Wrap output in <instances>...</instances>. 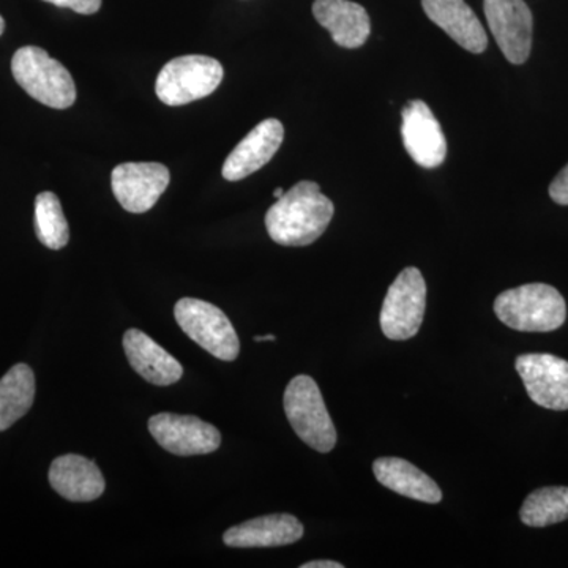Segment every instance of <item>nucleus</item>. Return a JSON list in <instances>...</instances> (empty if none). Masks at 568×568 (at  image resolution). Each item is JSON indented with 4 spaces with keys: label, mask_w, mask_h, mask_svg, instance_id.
<instances>
[{
    "label": "nucleus",
    "mask_w": 568,
    "mask_h": 568,
    "mask_svg": "<svg viewBox=\"0 0 568 568\" xmlns=\"http://www.w3.org/2000/svg\"><path fill=\"white\" fill-rule=\"evenodd\" d=\"M334 203L321 193L316 182L302 181L268 209L265 227L275 244H315L334 219Z\"/></svg>",
    "instance_id": "nucleus-1"
},
{
    "label": "nucleus",
    "mask_w": 568,
    "mask_h": 568,
    "mask_svg": "<svg viewBox=\"0 0 568 568\" xmlns=\"http://www.w3.org/2000/svg\"><path fill=\"white\" fill-rule=\"evenodd\" d=\"M495 313L500 323L514 331L545 334L562 327L567 305L556 287L530 283L497 295Z\"/></svg>",
    "instance_id": "nucleus-2"
},
{
    "label": "nucleus",
    "mask_w": 568,
    "mask_h": 568,
    "mask_svg": "<svg viewBox=\"0 0 568 568\" xmlns=\"http://www.w3.org/2000/svg\"><path fill=\"white\" fill-rule=\"evenodd\" d=\"M11 73L44 106L67 110L77 102V85L70 71L39 47H24L14 52Z\"/></svg>",
    "instance_id": "nucleus-3"
},
{
    "label": "nucleus",
    "mask_w": 568,
    "mask_h": 568,
    "mask_svg": "<svg viewBox=\"0 0 568 568\" xmlns=\"http://www.w3.org/2000/svg\"><path fill=\"white\" fill-rule=\"evenodd\" d=\"M284 413L297 436L320 454L336 446V429L313 377L295 376L284 392Z\"/></svg>",
    "instance_id": "nucleus-4"
},
{
    "label": "nucleus",
    "mask_w": 568,
    "mask_h": 568,
    "mask_svg": "<svg viewBox=\"0 0 568 568\" xmlns=\"http://www.w3.org/2000/svg\"><path fill=\"white\" fill-rule=\"evenodd\" d=\"M223 67L207 55H182L168 62L156 78L155 92L168 106H182L211 95L223 81Z\"/></svg>",
    "instance_id": "nucleus-5"
},
{
    "label": "nucleus",
    "mask_w": 568,
    "mask_h": 568,
    "mask_svg": "<svg viewBox=\"0 0 568 568\" xmlns=\"http://www.w3.org/2000/svg\"><path fill=\"white\" fill-rule=\"evenodd\" d=\"M174 316L183 334L213 357L233 362L241 353V342L234 325L219 306L197 298H181L174 306Z\"/></svg>",
    "instance_id": "nucleus-6"
},
{
    "label": "nucleus",
    "mask_w": 568,
    "mask_h": 568,
    "mask_svg": "<svg viewBox=\"0 0 568 568\" xmlns=\"http://www.w3.org/2000/svg\"><path fill=\"white\" fill-rule=\"evenodd\" d=\"M426 308V283L416 267L399 272L381 310V328L388 339L403 342L420 331Z\"/></svg>",
    "instance_id": "nucleus-7"
},
{
    "label": "nucleus",
    "mask_w": 568,
    "mask_h": 568,
    "mask_svg": "<svg viewBox=\"0 0 568 568\" xmlns=\"http://www.w3.org/2000/svg\"><path fill=\"white\" fill-rule=\"evenodd\" d=\"M149 432L160 447L178 457L212 454L222 444L219 429L194 416L156 414L149 420Z\"/></svg>",
    "instance_id": "nucleus-8"
},
{
    "label": "nucleus",
    "mask_w": 568,
    "mask_h": 568,
    "mask_svg": "<svg viewBox=\"0 0 568 568\" xmlns=\"http://www.w3.org/2000/svg\"><path fill=\"white\" fill-rule=\"evenodd\" d=\"M489 29L507 61L521 65L532 50V13L525 0H485Z\"/></svg>",
    "instance_id": "nucleus-9"
},
{
    "label": "nucleus",
    "mask_w": 568,
    "mask_h": 568,
    "mask_svg": "<svg viewBox=\"0 0 568 568\" xmlns=\"http://www.w3.org/2000/svg\"><path fill=\"white\" fill-rule=\"evenodd\" d=\"M170 181V170L162 163H122L111 174L112 193L130 213L151 211Z\"/></svg>",
    "instance_id": "nucleus-10"
},
{
    "label": "nucleus",
    "mask_w": 568,
    "mask_h": 568,
    "mask_svg": "<svg viewBox=\"0 0 568 568\" xmlns=\"http://www.w3.org/2000/svg\"><path fill=\"white\" fill-rule=\"evenodd\" d=\"M517 372L529 398L551 410L568 409V362L551 354H523Z\"/></svg>",
    "instance_id": "nucleus-11"
},
{
    "label": "nucleus",
    "mask_w": 568,
    "mask_h": 568,
    "mask_svg": "<svg viewBox=\"0 0 568 568\" xmlns=\"http://www.w3.org/2000/svg\"><path fill=\"white\" fill-rule=\"evenodd\" d=\"M402 115L403 144L410 159L418 166L428 168V170L446 162V136L428 104L422 100H410L403 108Z\"/></svg>",
    "instance_id": "nucleus-12"
},
{
    "label": "nucleus",
    "mask_w": 568,
    "mask_h": 568,
    "mask_svg": "<svg viewBox=\"0 0 568 568\" xmlns=\"http://www.w3.org/2000/svg\"><path fill=\"white\" fill-rule=\"evenodd\" d=\"M283 140V123L278 119H265L235 145L223 164V178L237 182L256 173L274 159Z\"/></svg>",
    "instance_id": "nucleus-13"
},
{
    "label": "nucleus",
    "mask_w": 568,
    "mask_h": 568,
    "mask_svg": "<svg viewBox=\"0 0 568 568\" xmlns=\"http://www.w3.org/2000/svg\"><path fill=\"white\" fill-rule=\"evenodd\" d=\"M304 525L293 515L275 514L248 519L224 532L231 548H272L295 544L304 537Z\"/></svg>",
    "instance_id": "nucleus-14"
},
{
    "label": "nucleus",
    "mask_w": 568,
    "mask_h": 568,
    "mask_svg": "<svg viewBox=\"0 0 568 568\" xmlns=\"http://www.w3.org/2000/svg\"><path fill=\"white\" fill-rule=\"evenodd\" d=\"M422 7L426 17L466 51L481 54L487 50V32L465 0H422Z\"/></svg>",
    "instance_id": "nucleus-15"
},
{
    "label": "nucleus",
    "mask_w": 568,
    "mask_h": 568,
    "mask_svg": "<svg viewBox=\"0 0 568 568\" xmlns=\"http://www.w3.org/2000/svg\"><path fill=\"white\" fill-rule=\"evenodd\" d=\"M123 349L134 372L153 386H173L181 381L182 365L144 332L138 328L126 331L123 335Z\"/></svg>",
    "instance_id": "nucleus-16"
},
{
    "label": "nucleus",
    "mask_w": 568,
    "mask_h": 568,
    "mask_svg": "<svg viewBox=\"0 0 568 568\" xmlns=\"http://www.w3.org/2000/svg\"><path fill=\"white\" fill-rule=\"evenodd\" d=\"M51 487L71 503H91L104 493L102 470L91 459L81 455H63L50 467Z\"/></svg>",
    "instance_id": "nucleus-17"
},
{
    "label": "nucleus",
    "mask_w": 568,
    "mask_h": 568,
    "mask_svg": "<svg viewBox=\"0 0 568 568\" xmlns=\"http://www.w3.org/2000/svg\"><path fill=\"white\" fill-rule=\"evenodd\" d=\"M313 14L335 43L347 50L364 47L372 32L368 13L351 0H315Z\"/></svg>",
    "instance_id": "nucleus-18"
},
{
    "label": "nucleus",
    "mask_w": 568,
    "mask_h": 568,
    "mask_svg": "<svg viewBox=\"0 0 568 568\" xmlns=\"http://www.w3.org/2000/svg\"><path fill=\"white\" fill-rule=\"evenodd\" d=\"M373 473L383 487L409 499L426 504H439L443 500V491L436 481L406 459L377 458L373 463Z\"/></svg>",
    "instance_id": "nucleus-19"
},
{
    "label": "nucleus",
    "mask_w": 568,
    "mask_h": 568,
    "mask_svg": "<svg viewBox=\"0 0 568 568\" xmlns=\"http://www.w3.org/2000/svg\"><path fill=\"white\" fill-rule=\"evenodd\" d=\"M36 399V376L31 366L14 365L0 379V432H6L11 425L31 410Z\"/></svg>",
    "instance_id": "nucleus-20"
},
{
    "label": "nucleus",
    "mask_w": 568,
    "mask_h": 568,
    "mask_svg": "<svg viewBox=\"0 0 568 568\" xmlns=\"http://www.w3.org/2000/svg\"><path fill=\"white\" fill-rule=\"evenodd\" d=\"M519 518L529 528H547L568 519V488L545 487L526 497Z\"/></svg>",
    "instance_id": "nucleus-21"
},
{
    "label": "nucleus",
    "mask_w": 568,
    "mask_h": 568,
    "mask_svg": "<svg viewBox=\"0 0 568 568\" xmlns=\"http://www.w3.org/2000/svg\"><path fill=\"white\" fill-rule=\"evenodd\" d=\"M36 233L41 244L50 250H62L70 241V227L62 204L52 192H43L36 200Z\"/></svg>",
    "instance_id": "nucleus-22"
},
{
    "label": "nucleus",
    "mask_w": 568,
    "mask_h": 568,
    "mask_svg": "<svg viewBox=\"0 0 568 568\" xmlns=\"http://www.w3.org/2000/svg\"><path fill=\"white\" fill-rule=\"evenodd\" d=\"M62 9H70L80 14H93L102 9V0H43Z\"/></svg>",
    "instance_id": "nucleus-23"
},
{
    "label": "nucleus",
    "mask_w": 568,
    "mask_h": 568,
    "mask_svg": "<svg viewBox=\"0 0 568 568\" xmlns=\"http://www.w3.org/2000/svg\"><path fill=\"white\" fill-rule=\"evenodd\" d=\"M549 196L555 203L568 205V164L549 185Z\"/></svg>",
    "instance_id": "nucleus-24"
},
{
    "label": "nucleus",
    "mask_w": 568,
    "mask_h": 568,
    "mask_svg": "<svg viewBox=\"0 0 568 568\" xmlns=\"http://www.w3.org/2000/svg\"><path fill=\"white\" fill-rule=\"evenodd\" d=\"M302 568H345V566L335 560H312V562L304 564Z\"/></svg>",
    "instance_id": "nucleus-25"
},
{
    "label": "nucleus",
    "mask_w": 568,
    "mask_h": 568,
    "mask_svg": "<svg viewBox=\"0 0 568 568\" xmlns=\"http://www.w3.org/2000/svg\"><path fill=\"white\" fill-rule=\"evenodd\" d=\"M275 335L254 336V342H275Z\"/></svg>",
    "instance_id": "nucleus-26"
},
{
    "label": "nucleus",
    "mask_w": 568,
    "mask_h": 568,
    "mask_svg": "<svg viewBox=\"0 0 568 568\" xmlns=\"http://www.w3.org/2000/svg\"><path fill=\"white\" fill-rule=\"evenodd\" d=\"M283 194H284V190L283 189H276L275 192H274L275 200H280V197H282Z\"/></svg>",
    "instance_id": "nucleus-27"
},
{
    "label": "nucleus",
    "mask_w": 568,
    "mask_h": 568,
    "mask_svg": "<svg viewBox=\"0 0 568 568\" xmlns=\"http://www.w3.org/2000/svg\"><path fill=\"white\" fill-rule=\"evenodd\" d=\"M3 31H6V21L0 17V36H2Z\"/></svg>",
    "instance_id": "nucleus-28"
}]
</instances>
